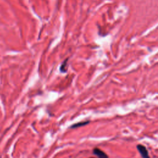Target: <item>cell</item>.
<instances>
[{
  "label": "cell",
  "mask_w": 158,
  "mask_h": 158,
  "mask_svg": "<svg viewBox=\"0 0 158 158\" xmlns=\"http://www.w3.org/2000/svg\"><path fill=\"white\" fill-rule=\"evenodd\" d=\"M136 148L138 150L139 152H140V155L141 156L142 158H150L149 153H148V151L147 150L146 148L142 145H137L136 146Z\"/></svg>",
  "instance_id": "1"
},
{
  "label": "cell",
  "mask_w": 158,
  "mask_h": 158,
  "mask_svg": "<svg viewBox=\"0 0 158 158\" xmlns=\"http://www.w3.org/2000/svg\"><path fill=\"white\" fill-rule=\"evenodd\" d=\"M93 153L98 158H109L108 156L107 155L104 151L98 148H95L93 149Z\"/></svg>",
  "instance_id": "2"
},
{
  "label": "cell",
  "mask_w": 158,
  "mask_h": 158,
  "mask_svg": "<svg viewBox=\"0 0 158 158\" xmlns=\"http://www.w3.org/2000/svg\"><path fill=\"white\" fill-rule=\"evenodd\" d=\"M89 123H90V121L89 120L77 122V123L72 124V125H71L70 127V129H77V128H79V127L85 126V125H86L87 124H88Z\"/></svg>",
  "instance_id": "3"
},
{
  "label": "cell",
  "mask_w": 158,
  "mask_h": 158,
  "mask_svg": "<svg viewBox=\"0 0 158 158\" xmlns=\"http://www.w3.org/2000/svg\"><path fill=\"white\" fill-rule=\"evenodd\" d=\"M68 58H67L65 61H64L62 64L61 65L60 71L61 72L65 73L66 72H67V70H68Z\"/></svg>",
  "instance_id": "4"
},
{
  "label": "cell",
  "mask_w": 158,
  "mask_h": 158,
  "mask_svg": "<svg viewBox=\"0 0 158 158\" xmlns=\"http://www.w3.org/2000/svg\"><path fill=\"white\" fill-rule=\"evenodd\" d=\"M90 158H95V157H90Z\"/></svg>",
  "instance_id": "5"
}]
</instances>
